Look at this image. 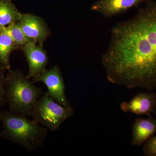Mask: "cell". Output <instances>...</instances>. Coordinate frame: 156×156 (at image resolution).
<instances>
[{"label": "cell", "instance_id": "1", "mask_svg": "<svg viewBox=\"0 0 156 156\" xmlns=\"http://www.w3.org/2000/svg\"><path fill=\"white\" fill-rule=\"evenodd\" d=\"M108 80L128 88H156V2L114 27L101 57Z\"/></svg>", "mask_w": 156, "mask_h": 156}, {"label": "cell", "instance_id": "2", "mask_svg": "<svg viewBox=\"0 0 156 156\" xmlns=\"http://www.w3.org/2000/svg\"><path fill=\"white\" fill-rule=\"evenodd\" d=\"M3 129L0 137L21 146L29 151L41 147L48 136V130L27 116L0 110Z\"/></svg>", "mask_w": 156, "mask_h": 156}, {"label": "cell", "instance_id": "3", "mask_svg": "<svg viewBox=\"0 0 156 156\" xmlns=\"http://www.w3.org/2000/svg\"><path fill=\"white\" fill-rule=\"evenodd\" d=\"M20 71L10 70L5 77L6 97L9 111L30 115L37 101L44 94L42 88L35 86Z\"/></svg>", "mask_w": 156, "mask_h": 156}, {"label": "cell", "instance_id": "4", "mask_svg": "<svg viewBox=\"0 0 156 156\" xmlns=\"http://www.w3.org/2000/svg\"><path fill=\"white\" fill-rule=\"evenodd\" d=\"M73 114V107L62 106L46 92L37 101L30 116L37 123L50 131H56Z\"/></svg>", "mask_w": 156, "mask_h": 156}, {"label": "cell", "instance_id": "5", "mask_svg": "<svg viewBox=\"0 0 156 156\" xmlns=\"http://www.w3.org/2000/svg\"><path fill=\"white\" fill-rule=\"evenodd\" d=\"M33 82H41L48 89L47 94L53 100L66 107H72L66 94L64 80L59 68L54 66L34 78Z\"/></svg>", "mask_w": 156, "mask_h": 156}, {"label": "cell", "instance_id": "6", "mask_svg": "<svg viewBox=\"0 0 156 156\" xmlns=\"http://www.w3.org/2000/svg\"><path fill=\"white\" fill-rule=\"evenodd\" d=\"M17 22L29 41L42 46L49 36V31L41 18L33 14H21Z\"/></svg>", "mask_w": 156, "mask_h": 156}, {"label": "cell", "instance_id": "7", "mask_svg": "<svg viewBox=\"0 0 156 156\" xmlns=\"http://www.w3.org/2000/svg\"><path fill=\"white\" fill-rule=\"evenodd\" d=\"M28 64L27 77L35 78L46 70L48 58L46 51L35 42L28 41L21 47Z\"/></svg>", "mask_w": 156, "mask_h": 156}, {"label": "cell", "instance_id": "8", "mask_svg": "<svg viewBox=\"0 0 156 156\" xmlns=\"http://www.w3.org/2000/svg\"><path fill=\"white\" fill-rule=\"evenodd\" d=\"M120 108L125 113L137 115L154 113L156 115V95L153 92L139 93L128 101L120 105Z\"/></svg>", "mask_w": 156, "mask_h": 156}, {"label": "cell", "instance_id": "9", "mask_svg": "<svg viewBox=\"0 0 156 156\" xmlns=\"http://www.w3.org/2000/svg\"><path fill=\"white\" fill-rule=\"evenodd\" d=\"M152 0H98L91 7L106 18H110L126 13L133 7L142 3H147Z\"/></svg>", "mask_w": 156, "mask_h": 156}, {"label": "cell", "instance_id": "10", "mask_svg": "<svg viewBox=\"0 0 156 156\" xmlns=\"http://www.w3.org/2000/svg\"><path fill=\"white\" fill-rule=\"evenodd\" d=\"M146 119L138 118L132 127L131 145L140 146L156 134V119L151 114Z\"/></svg>", "mask_w": 156, "mask_h": 156}, {"label": "cell", "instance_id": "11", "mask_svg": "<svg viewBox=\"0 0 156 156\" xmlns=\"http://www.w3.org/2000/svg\"><path fill=\"white\" fill-rule=\"evenodd\" d=\"M21 14L11 0H0V27L18 22Z\"/></svg>", "mask_w": 156, "mask_h": 156}, {"label": "cell", "instance_id": "12", "mask_svg": "<svg viewBox=\"0 0 156 156\" xmlns=\"http://www.w3.org/2000/svg\"><path fill=\"white\" fill-rule=\"evenodd\" d=\"M18 48L9 35L0 32V63L6 69H10V57L11 53Z\"/></svg>", "mask_w": 156, "mask_h": 156}, {"label": "cell", "instance_id": "13", "mask_svg": "<svg viewBox=\"0 0 156 156\" xmlns=\"http://www.w3.org/2000/svg\"><path fill=\"white\" fill-rule=\"evenodd\" d=\"M0 32L9 35L18 48H21L29 41L20 28L18 22L14 23L5 27H0Z\"/></svg>", "mask_w": 156, "mask_h": 156}, {"label": "cell", "instance_id": "14", "mask_svg": "<svg viewBox=\"0 0 156 156\" xmlns=\"http://www.w3.org/2000/svg\"><path fill=\"white\" fill-rule=\"evenodd\" d=\"M143 152L146 156H156V134L144 144Z\"/></svg>", "mask_w": 156, "mask_h": 156}, {"label": "cell", "instance_id": "15", "mask_svg": "<svg viewBox=\"0 0 156 156\" xmlns=\"http://www.w3.org/2000/svg\"><path fill=\"white\" fill-rule=\"evenodd\" d=\"M7 103L6 97L5 77L4 75H0V108Z\"/></svg>", "mask_w": 156, "mask_h": 156}, {"label": "cell", "instance_id": "16", "mask_svg": "<svg viewBox=\"0 0 156 156\" xmlns=\"http://www.w3.org/2000/svg\"><path fill=\"white\" fill-rule=\"evenodd\" d=\"M7 69L6 68L0 63V75H4L5 71Z\"/></svg>", "mask_w": 156, "mask_h": 156}]
</instances>
